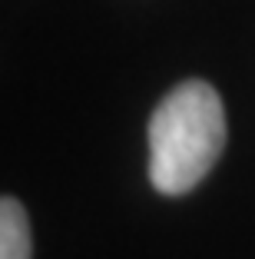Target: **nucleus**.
<instances>
[{
    "mask_svg": "<svg viewBox=\"0 0 255 259\" xmlns=\"http://www.w3.org/2000/svg\"><path fill=\"white\" fill-rule=\"evenodd\" d=\"M225 146L222 100L202 80L166 93L149 120V180L166 196H182L206 180Z\"/></svg>",
    "mask_w": 255,
    "mask_h": 259,
    "instance_id": "nucleus-1",
    "label": "nucleus"
},
{
    "mask_svg": "<svg viewBox=\"0 0 255 259\" xmlns=\"http://www.w3.org/2000/svg\"><path fill=\"white\" fill-rule=\"evenodd\" d=\"M0 259H30V223L10 196L0 203Z\"/></svg>",
    "mask_w": 255,
    "mask_h": 259,
    "instance_id": "nucleus-2",
    "label": "nucleus"
}]
</instances>
